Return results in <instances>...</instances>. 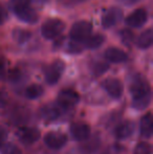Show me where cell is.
I'll list each match as a JSON object with an SVG mask.
<instances>
[{
    "label": "cell",
    "mask_w": 153,
    "mask_h": 154,
    "mask_svg": "<svg viewBox=\"0 0 153 154\" xmlns=\"http://www.w3.org/2000/svg\"><path fill=\"white\" fill-rule=\"evenodd\" d=\"M130 93L132 97V106L137 110L147 108L151 102V88L147 80L141 75H134L131 80Z\"/></svg>",
    "instance_id": "obj_1"
},
{
    "label": "cell",
    "mask_w": 153,
    "mask_h": 154,
    "mask_svg": "<svg viewBox=\"0 0 153 154\" xmlns=\"http://www.w3.org/2000/svg\"><path fill=\"white\" fill-rule=\"evenodd\" d=\"M65 29V23L60 19H48L41 26V35L43 38L53 40L59 37Z\"/></svg>",
    "instance_id": "obj_2"
},
{
    "label": "cell",
    "mask_w": 153,
    "mask_h": 154,
    "mask_svg": "<svg viewBox=\"0 0 153 154\" xmlns=\"http://www.w3.org/2000/svg\"><path fill=\"white\" fill-rule=\"evenodd\" d=\"M92 32V24L88 21H78L72 26L69 32L70 40L74 42L82 43Z\"/></svg>",
    "instance_id": "obj_3"
},
{
    "label": "cell",
    "mask_w": 153,
    "mask_h": 154,
    "mask_svg": "<svg viewBox=\"0 0 153 154\" xmlns=\"http://www.w3.org/2000/svg\"><path fill=\"white\" fill-rule=\"evenodd\" d=\"M65 69V64L61 60H56L45 69V80L49 85H55L62 77Z\"/></svg>",
    "instance_id": "obj_4"
},
{
    "label": "cell",
    "mask_w": 153,
    "mask_h": 154,
    "mask_svg": "<svg viewBox=\"0 0 153 154\" xmlns=\"http://www.w3.org/2000/svg\"><path fill=\"white\" fill-rule=\"evenodd\" d=\"M80 95L72 89H63L58 95V105L63 110H68L74 108L79 103Z\"/></svg>",
    "instance_id": "obj_5"
},
{
    "label": "cell",
    "mask_w": 153,
    "mask_h": 154,
    "mask_svg": "<svg viewBox=\"0 0 153 154\" xmlns=\"http://www.w3.org/2000/svg\"><path fill=\"white\" fill-rule=\"evenodd\" d=\"M68 137L66 134L58 131H50L45 134L44 144L53 150H59L66 145Z\"/></svg>",
    "instance_id": "obj_6"
},
{
    "label": "cell",
    "mask_w": 153,
    "mask_h": 154,
    "mask_svg": "<svg viewBox=\"0 0 153 154\" xmlns=\"http://www.w3.org/2000/svg\"><path fill=\"white\" fill-rule=\"evenodd\" d=\"M17 136L21 143L24 145H32L38 142L41 133L38 129L33 127H20L16 132Z\"/></svg>",
    "instance_id": "obj_7"
},
{
    "label": "cell",
    "mask_w": 153,
    "mask_h": 154,
    "mask_svg": "<svg viewBox=\"0 0 153 154\" xmlns=\"http://www.w3.org/2000/svg\"><path fill=\"white\" fill-rule=\"evenodd\" d=\"M103 88L113 99H120L124 92L123 83L116 78H108L105 79L102 83Z\"/></svg>",
    "instance_id": "obj_8"
},
{
    "label": "cell",
    "mask_w": 153,
    "mask_h": 154,
    "mask_svg": "<svg viewBox=\"0 0 153 154\" xmlns=\"http://www.w3.org/2000/svg\"><path fill=\"white\" fill-rule=\"evenodd\" d=\"M148 20V13L144 8H137L134 12H132L130 15L126 17L125 19V23L128 26L133 27V29H137V27H142Z\"/></svg>",
    "instance_id": "obj_9"
},
{
    "label": "cell",
    "mask_w": 153,
    "mask_h": 154,
    "mask_svg": "<svg viewBox=\"0 0 153 154\" xmlns=\"http://www.w3.org/2000/svg\"><path fill=\"white\" fill-rule=\"evenodd\" d=\"M123 18V11L120 8H111L103 15L102 25L104 29H110L118 24Z\"/></svg>",
    "instance_id": "obj_10"
},
{
    "label": "cell",
    "mask_w": 153,
    "mask_h": 154,
    "mask_svg": "<svg viewBox=\"0 0 153 154\" xmlns=\"http://www.w3.org/2000/svg\"><path fill=\"white\" fill-rule=\"evenodd\" d=\"M72 136L76 140L83 142L90 135V127L86 123H75L70 127Z\"/></svg>",
    "instance_id": "obj_11"
},
{
    "label": "cell",
    "mask_w": 153,
    "mask_h": 154,
    "mask_svg": "<svg viewBox=\"0 0 153 154\" xmlns=\"http://www.w3.org/2000/svg\"><path fill=\"white\" fill-rule=\"evenodd\" d=\"M105 59L111 63H123L126 62L128 56L124 51L118 48V47H109L105 51Z\"/></svg>",
    "instance_id": "obj_12"
},
{
    "label": "cell",
    "mask_w": 153,
    "mask_h": 154,
    "mask_svg": "<svg viewBox=\"0 0 153 154\" xmlns=\"http://www.w3.org/2000/svg\"><path fill=\"white\" fill-rule=\"evenodd\" d=\"M134 124L130 122V121H126V122H123L120 125L116 126L115 130V135L118 140H125V138L132 135L133 132H134Z\"/></svg>",
    "instance_id": "obj_13"
},
{
    "label": "cell",
    "mask_w": 153,
    "mask_h": 154,
    "mask_svg": "<svg viewBox=\"0 0 153 154\" xmlns=\"http://www.w3.org/2000/svg\"><path fill=\"white\" fill-rule=\"evenodd\" d=\"M19 20L23 21L25 23H36L38 21V14L31 5L26 6V8H22V10L18 11L15 13Z\"/></svg>",
    "instance_id": "obj_14"
},
{
    "label": "cell",
    "mask_w": 153,
    "mask_h": 154,
    "mask_svg": "<svg viewBox=\"0 0 153 154\" xmlns=\"http://www.w3.org/2000/svg\"><path fill=\"white\" fill-rule=\"evenodd\" d=\"M139 130H141V134L145 137H151L152 132H153V120H152V114L148 112L143 116L139 124Z\"/></svg>",
    "instance_id": "obj_15"
},
{
    "label": "cell",
    "mask_w": 153,
    "mask_h": 154,
    "mask_svg": "<svg viewBox=\"0 0 153 154\" xmlns=\"http://www.w3.org/2000/svg\"><path fill=\"white\" fill-rule=\"evenodd\" d=\"M152 43H153V32L151 29H148L139 35V38L136 39V43L135 44L139 48L147 49L151 46Z\"/></svg>",
    "instance_id": "obj_16"
},
{
    "label": "cell",
    "mask_w": 153,
    "mask_h": 154,
    "mask_svg": "<svg viewBox=\"0 0 153 154\" xmlns=\"http://www.w3.org/2000/svg\"><path fill=\"white\" fill-rule=\"evenodd\" d=\"M105 37L101 34H96V35H90L88 36L85 40L82 43H84V47L89 49H96L99 48L101 45L104 43Z\"/></svg>",
    "instance_id": "obj_17"
},
{
    "label": "cell",
    "mask_w": 153,
    "mask_h": 154,
    "mask_svg": "<svg viewBox=\"0 0 153 154\" xmlns=\"http://www.w3.org/2000/svg\"><path fill=\"white\" fill-rule=\"evenodd\" d=\"M62 108L57 104V106H46L42 109V116L47 121L57 120L61 116Z\"/></svg>",
    "instance_id": "obj_18"
},
{
    "label": "cell",
    "mask_w": 153,
    "mask_h": 154,
    "mask_svg": "<svg viewBox=\"0 0 153 154\" xmlns=\"http://www.w3.org/2000/svg\"><path fill=\"white\" fill-rule=\"evenodd\" d=\"M44 92V89L39 84H32L25 89V97L29 100H36L39 99Z\"/></svg>",
    "instance_id": "obj_19"
},
{
    "label": "cell",
    "mask_w": 153,
    "mask_h": 154,
    "mask_svg": "<svg viewBox=\"0 0 153 154\" xmlns=\"http://www.w3.org/2000/svg\"><path fill=\"white\" fill-rule=\"evenodd\" d=\"M86 143L85 145H83V146L81 147V150L83 154H92L94 152V151L96 150V149L100 147V138H96V137H92L91 140H88V138H86Z\"/></svg>",
    "instance_id": "obj_20"
},
{
    "label": "cell",
    "mask_w": 153,
    "mask_h": 154,
    "mask_svg": "<svg viewBox=\"0 0 153 154\" xmlns=\"http://www.w3.org/2000/svg\"><path fill=\"white\" fill-rule=\"evenodd\" d=\"M13 38L19 44H23L26 41L29 40L31 38V32L29 31H25V29H17L13 32Z\"/></svg>",
    "instance_id": "obj_21"
},
{
    "label": "cell",
    "mask_w": 153,
    "mask_h": 154,
    "mask_svg": "<svg viewBox=\"0 0 153 154\" xmlns=\"http://www.w3.org/2000/svg\"><path fill=\"white\" fill-rule=\"evenodd\" d=\"M32 0H10V8L14 12V14L26 6L31 5Z\"/></svg>",
    "instance_id": "obj_22"
},
{
    "label": "cell",
    "mask_w": 153,
    "mask_h": 154,
    "mask_svg": "<svg viewBox=\"0 0 153 154\" xmlns=\"http://www.w3.org/2000/svg\"><path fill=\"white\" fill-rule=\"evenodd\" d=\"M133 154H152V148L149 143L141 142L135 146Z\"/></svg>",
    "instance_id": "obj_23"
},
{
    "label": "cell",
    "mask_w": 153,
    "mask_h": 154,
    "mask_svg": "<svg viewBox=\"0 0 153 154\" xmlns=\"http://www.w3.org/2000/svg\"><path fill=\"white\" fill-rule=\"evenodd\" d=\"M1 154H21V150L17 145L13 143H8L1 147Z\"/></svg>",
    "instance_id": "obj_24"
},
{
    "label": "cell",
    "mask_w": 153,
    "mask_h": 154,
    "mask_svg": "<svg viewBox=\"0 0 153 154\" xmlns=\"http://www.w3.org/2000/svg\"><path fill=\"white\" fill-rule=\"evenodd\" d=\"M121 38H122L123 42L129 43L132 41L133 39V34L130 31H123L121 32Z\"/></svg>",
    "instance_id": "obj_25"
},
{
    "label": "cell",
    "mask_w": 153,
    "mask_h": 154,
    "mask_svg": "<svg viewBox=\"0 0 153 154\" xmlns=\"http://www.w3.org/2000/svg\"><path fill=\"white\" fill-rule=\"evenodd\" d=\"M6 140H8V131L0 126V148L5 144Z\"/></svg>",
    "instance_id": "obj_26"
},
{
    "label": "cell",
    "mask_w": 153,
    "mask_h": 154,
    "mask_svg": "<svg viewBox=\"0 0 153 154\" xmlns=\"http://www.w3.org/2000/svg\"><path fill=\"white\" fill-rule=\"evenodd\" d=\"M6 20H8V12H6L5 8L0 4V25L3 24Z\"/></svg>",
    "instance_id": "obj_27"
},
{
    "label": "cell",
    "mask_w": 153,
    "mask_h": 154,
    "mask_svg": "<svg viewBox=\"0 0 153 154\" xmlns=\"http://www.w3.org/2000/svg\"><path fill=\"white\" fill-rule=\"evenodd\" d=\"M5 68H6L5 60L2 57H0V79H1L4 75V73H5Z\"/></svg>",
    "instance_id": "obj_28"
},
{
    "label": "cell",
    "mask_w": 153,
    "mask_h": 154,
    "mask_svg": "<svg viewBox=\"0 0 153 154\" xmlns=\"http://www.w3.org/2000/svg\"><path fill=\"white\" fill-rule=\"evenodd\" d=\"M60 3H62L63 5L66 6H70V5H74L79 2V0H59Z\"/></svg>",
    "instance_id": "obj_29"
},
{
    "label": "cell",
    "mask_w": 153,
    "mask_h": 154,
    "mask_svg": "<svg viewBox=\"0 0 153 154\" xmlns=\"http://www.w3.org/2000/svg\"><path fill=\"white\" fill-rule=\"evenodd\" d=\"M137 1H139V0H122V2L123 3H125V4H133V3H135V2H137Z\"/></svg>",
    "instance_id": "obj_30"
},
{
    "label": "cell",
    "mask_w": 153,
    "mask_h": 154,
    "mask_svg": "<svg viewBox=\"0 0 153 154\" xmlns=\"http://www.w3.org/2000/svg\"><path fill=\"white\" fill-rule=\"evenodd\" d=\"M39 2H41V3H44V2H47L48 0H38Z\"/></svg>",
    "instance_id": "obj_31"
}]
</instances>
